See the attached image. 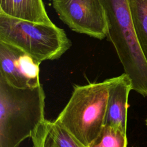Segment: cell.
<instances>
[{
    "label": "cell",
    "instance_id": "1",
    "mask_svg": "<svg viewBox=\"0 0 147 147\" xmlns=\"http://www.w3.org/2000/svg\"><path fill=\"white\" fill-rule=\"evenodd\" d=\"M41 84L17 88L0 76V147H18L31 138L45 118Z\"/></svg>",
    "mask_w": 147,
    "mask_h": 147
},
{
    "label": "cell",
    "instance_id": "2",
    "mask_svg": "<svg viewBox=\"0 0 147 147\" xmlns=\"http://www.w3.org/2000/svg\"><path fill=\"white\" fill-rule=\"evenodd\" d=\"M111 78L74 87L72 95L55 120L84 147L100 134L105 121Z\"/></svg>",
    "mask_w": 147,
    "mask_h": 147
},
{
    "label": "cell",
    "instance_id": "3",
    "mask_svg": "<svg viewBox=\"0 0 147 147\" xmlns=\"http://www.w3.org/2000/svg\"><path fill=\"white\" fill-rule=\"evenodd\" d=\"M107 21V38L113 45L132 90L147 96V60L138 42L127 0H101Z\"/></svg>",
    "mask_w": 147,
    "mask_h": 147
},
{
    "label": "cell",
    "instance_id": "4",
    "mask_svg": "<svg viewBox=\"0 0 147 147\" xmlns=\"http://www.w3.org/2000/svg\"><path fill=\"white\" fill-rule=\"evenodd\" d=\"M0 41L13 45L41 63L60 58L71 47L65 31L48 24L0 14Z\"/></svg>",
    "mask_w": 147,
    "mask_h": 147
},
{
    "label": "cell",
    "instance_id": "5",
    "mask_svg": "<svg viewBox=\"0 0 147 147\" xmlns=\"http://www.w3.org/2000/svg\"><path fill=\"white\" fill-rule=\"evenodd\" d=\"M60 19L72 30L102 40L107 36V21L101 0H53Z\"/></svg>",
    "mask_w": 147,
    "mask_h": 147
},
{
    "label": "cell",
    "instance_id": "6",
    "mask_svg": "<svg viewBox=\"0 0 147 147\" xmlns=\"http://www.w3.org/2000/svg\"><path fill=\"white\" fill-rule=\"evenodd\" d=\"M40 64L21 49L0 41V76L10 85L17 88L40 85Z\"/></svg>",
    "mask_w": 147,
    "mask_h": 147
},
{
    "label": "cell",
    "instance_id": "7",
    "mask_svg": "<svg viewBox=\"0 0 147 147\" xmlns=\"http://www.w3.org/2000/svg\"><path fill=\"white\" fill-rule=\"evenodd\" d=\"M131 90V80L125 73L111 78L104 125L126 131L128 97Z\"/></svg>",
    "mask_w": 147,
    "mask_h": 147
},
{
    "label": "cell",
    "instance_id": "8",
    "mask_svg": "<svg viewBox=\"0 0 147 147\" xmlns=\"http://www.w3.org/2000/svg\"><path fill=\"white\" fill-rule=\"evenodd\" d=\"M0 14L35 22L53 24L42 0H0Z\"/></svg>",
    "mask_w": 147,
    "mask_h": 147
},
{
    "label": "cell",
    "instance_id": "9",
    "mask_svg": "<svg viewBox=\"0 0 147 147\" xmlns=\"http://www.w3.org/2000/svg\"><path fill=\"white\" fill-rule=\"evenodd\" d=\"M31 138L33 147H84L55 121L45 119Z\"/></svg>",
    "mask_w": 147,
    "mask_h": 147
},
{
    "label": "cell",
    "instance_id": "10",
    "mask_svg": "<svg viewBox=\"0 0 147 147\" xmlns=\"http://www.w3.org/2000/svg\"><path fill=\"white\" fill-rule=\"evenodd\" d=\"M136 35L147 60V0H127Z\"/></svg>",
    "mask_w": 147,
    "mask_h": 147
},
{
    "label": "cell",
    "instance_id": "11",
    "mask_svg": "<svg viewBox=\"0 0 147 147\" xmlns=\"http://www.w3.org/2000/svg\"><path fill=\"white\" fill-rule=\"evenodd\" d=\"M126 131L108 125H104L100 134L88 147H127Z\"/></svg>",
    "mask_w": 147,
    "mask_h": 147
},
{
    "label": "cell",
    "instance_id": "12",
    "mask_svg": "<svg viewBox=\"0 0 147 147\" xmlns=\"http://www.w3.org/2000/svg\"><path fill=\"white\" fill-rule=\"evenodd\" d=\"M145 125L147 126V118L145 120Z\"/></svg>",
    "mask_w": 147,
    "mask_h": 147
}]
</instances>
